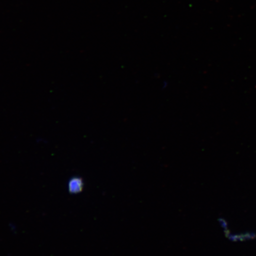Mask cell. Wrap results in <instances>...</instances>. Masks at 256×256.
I'll list each match as a JSON object with an SVG mask.
<instances>
[{
    "instance_id": "6da1fadb",
    "label": "cell",
    "mask_w": 256,
    "mask_h": 256,
    "mask_svg": "<svg viewBox=\"0 0 256 256\" xmlns=\"http://www.w3.org/2000/svg\"><path fill=\"white\" fill-rule=\"evenodd\" d=\"M84 188V182L80 177H74L70 179L68 184V190L71 194H78Z\"/></svg>"
}]
</instances>
